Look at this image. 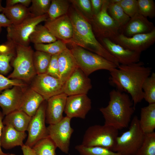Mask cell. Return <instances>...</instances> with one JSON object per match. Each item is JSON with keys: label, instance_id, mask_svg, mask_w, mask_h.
Wrapping results in <instances>:
<instances>
[{"label": "cell", "instance_id": "1", "mask_svg": "<svg viewBox=\"0 0 155 155\" xmlns=\"http://www.w3.org/2000/svg\"><path fill=\"white\" fill-rule=\"evenodd\" d=\"M141 61L127 65L120 64L110 71V84L121 91L127 92L134 106L144 99L143 83L151 74L152 68Z\"/></svg>", "mask_w": 155, "mask_h": 155}, {"label": "cell", "instance_id": "2", "mask_svg": "<svg viewBox=\"0 0 155 155\" xmlns=\"http://www.w3.org/2000/svg\"><path fill=\"white\" fill-rule=\"evenodd\" d=\"M69 16L73 29L72 37L69 43L81 47L97 54L113 63L117 67V60L96 39L89 22L73 7Z\"/></svg>", "mask_w": 155, "mask_h": 155}, {"label": "cell", "instance_id": "3", "mask_svg": "<svg viewBox=\"0 0 155 155\" xmlns=\"http://www.w3.org/2000/svg\"><path fill=\"white\" fill-rule=\"evenodd\" d=\"M109 97L107 106L99 109L104 124L118 130L127 127L135 110L132 101L127 94L118 90H111Z\"/></svg>", "mask_w": 155, "mask_h": 155}, {"label": "cell", "instance_id": "4", "mask_svg": "<svg viewBox=\"0 0 155 155\" xmlns=\"http://www.w3.org/2000/svg\"><path fill=\"white\" fill-rule=\"evenodd\" d=\"M16 55L10 63L13 71L7 78L26 82L31 81L37 75L33 62L34 51L30 46L16 45Z\"/></svg>", "mask_w": 155, "mask_h": 155}, {"label": "cell", "instance_id": "5", "mask_svg": "<svg viewBox=\"0 0 155 155\" xmlns=\"http://www.w3.org/2000/svg\"><path fill=\"white\" fill-rule=\"evenodd\" d=\"M70 49L77 65L87 76L97 70L109 71L117 66L103 57L81 47L71 44Z\"/></svg>", "mask_w": 155, "mask_h": 155}, {"label": "cell", "instance_id": "6", "mask_svg": "<svg viewBox=\"0 0 155 155\" xmlns=\"http://www.w3.org/2000/svg\"><path fill=\"white\" fill-rule=\"evenodd\" d=\"M145 134L140 127L139 118L135 116L128 130L117 137L112 151L123 155H134L141 145Z\"/></svg>", "mask_w": 155, "mask_h": 155}, {"label": "cell", "instance_id": "7", "mask_svg": "<svg viewBox=\"0 0 155 155\" xmlns=\"http://www.w3.org/2000/svg\"><path fill=\"white\" fill-rule=\"evenodd\" d=\"M118 134V130L104 124L89 127L84 135L82 144L87 147H99L112 150Z\"/></svg>", "mask_w": 155, "mask_h": 155}, {"label": "cell", "instance_id": "8", "mask_svg": "<svg viewBox=\"0 0 155 155\" xmlns=\"http://www.w3.org/2000/svg\"><path fill=\"white\" fill-rule=\"evenodd\" d=\"M48 19L47 13L37 17L31 15L19 24H11L7 28V40L16 45L29 46L30 36L36 26Z\"/></svg>", "mask_w": 155, "mask_h": 155}, {"label": "cell", "instance_id": "9", "mask_svg": "<svg viewBox=\"0 0 155 155\" xmlns=\"http://www.w3.org/2000/svg\"><path fill=\"white\" fill-rule=\"evenodd\" d=\"M109 2V0H104L100 11L93 16L90 23L96 37L111 40L120 33V28L108 13Z\"/></svg>", "mask_w": 155, "mask_h": 155}, {"label": "cell", "instance_id": "10", "mask_svg": "<svg viewBox=\"0 0 155 155\" xmlns=\"http://www.w3.org/2000/svg\"><path fill=\"white\" fill-rule=\"evenodd\" d=\"M71 119L66 116L59 122L47 127L48 136L57 148L65 154L68 153L73 129L71 126Z\"/></svg>", "mask_w": 155, "mask_h": 155}, {"label": "cell", "instance_id": "11", "mask_svg": "<svg viewBox=\"0 0 155 155\" xmlns=\"http://www.w3.org/2000/svg\"><path fill=\"white\" fill-rule=\"evenodd\" d=\"M30 87L45 100L63 93L64 83L60 79L46 73L37 74L31 81Z\"/></svg>", "mask_w": 155, "mask_h": 155}, {"label": "cell", "instance_id": "12", "mask_svg": "<svg viewBox=\"0 0 155 155\" xmlns=\"http://www.w3.org/2000/svg\"><path fill=\"white\" fill-rule=\"evenodd\" d=\"M45 101L42 103L36 114L32 117L27 129L28 135L24 144L31 148L38 141L48 136L45 125L47 105Z\"/></svg>", "mask_w": 155, "mask_h": 155}, {"label": "cell", "instance_id": "13", "mask_svg": "<svg viewBox=\"0 0 155 155\" xmlns=\"http://www.w3.org/2000/svg\"><path fill=\"white\" fill-rule=\"evenodd\" d=\"M111 40L125 49L141 53L154 43L155 29L149 33L137 34L130 37L119 33Z\"/></svg>", "mask_w": 155, "mask_h": 155}, {"label": "cell", "instance_id": "14", "mask_svg": "<svg viewBox=\"0 0 155 155\" xmlns=\"http://www.w3.org/2000/svg\"><path fill=\"white\" fill-rule=\"evenodd\" d=\"M92 87L90 79L78 67L64 83L63 93L68 96L87 94Z\"/></svg>", "mask_w": 155, "mask_h": 155}, {"label": "cell", "instance_id": "15", "mask_svg": "<svg viewBox=\"0 0 155 155\" xmlns=\"http://www.w3.org/2000/svg\"><path fill=\"white\" fill-rule=\"evenodd\" d=\"M91 108V101L87 94L71 95L67 98L64 112L66 116L71 119H84Z\"/></svg>", "mask_w": 155, "mask_h": 155}, {"label": "cell", "instance_id": "16", "mask_svg": "<svg viewBox=\"0 0 155 155\" xmlns=\"http://www.w3.org/2000/svg\"><path fill=\"white\" fill-rule=\"evenodd\" d=\"M44 26L57 39L69 43L73 33L72 24L67 14L53 20L49 18L44 22Z\"/></svg>", "mask_w": 155, "mask_h": 155}, {"label": "cell", "instance_id": "17", "mask_svg": "<svg viewBox=\"0 0 155 155\" xmlns=\"http://www.w3.org/2000/svg\"><path fill=\"white\" fill-rule=\"evenodd\" d=\"M100 43L117 60L120 64L127 65L140 61L141 53L125 49L109 39L99 38Z\"/></svg>", "mask_w": 155, "mask_h": 155}, {"label": "cell", "instance_id": "18", "mask_svg": "<svg viewBox=\"0 0 155 155\" xmlns=\"http://www.w3.org/2000/svg\"><path fill=\"white\" fill-rule=\"evenodd\" d=\"M26 87L14 86L11 88L5 90L0 94V106L4 116L18 110Z\"/></svg>", "mask_w": 155, "mask_h": 155}, {"label": "cell", "instance_id": "19", "mask_svg": "<svg viewBox=\"0 0 155 155\" xmlns=\"http://www.w3.org/2000/svg\"><path fill=\"white\" fill-rule=\"evenodd\" d=\"M68 96L64 93L54 96L47 100L45 112L46 123L49 125L56 123L63 117Z\"/></svg>", "mask_w": 155, "mask_h": 155}, {"label": "cell", "instance_id": "20", "mask_svg": "<svg viewBox=\"0 0 155 155\" xmlns=\"http://www.w3.org/2000/svg\"><path fill=\"white\" fill-rule=\"evenodd\" d=\"M155 27L153 23L139 13L130 18L126 24L120 30V33L128 37L137 34L150 32Z\"/></svg>", "mask_w": 155, "mask_h": 155}, {"label": "cell", "instance_id": "21", "mask_svg": "<svg viewBox=\"0 0 155 155\" xmlns=\"http://www.w3.org/2000/svg\"><path fill=\"white\" fill-rule=\"evenodd\" d=\"M26 87L24 88L18 110L32 117L45 100L40 94L30 87L26 88Z\"/></svg>", "mask_w": 155, "mask_h": 155}, {"label": "cell", "instance_id": "22", "mask_svg": "<svg viewBox=\"0 0 155 155\" xmlns=\"http://www.w3.org/2000/svg\"><path fill=\"white\" fill-rule=\"evenodd\" d=\"M27 135L25 132L20 131L9 125L4 126L1 138V146L6 150L17 146H22Z\"/></svg>", "mask_w": 155, "mask_h": 155}, {"label": "cell", "instance_id": "23", "mask_svg": "<svg viewBox=\"0 0 155 155\" xmlns=\"http://www.w3.org/2000/svg\"><path fill=\"white\" fill-rule=\"evenodd\" d=\"M59 78L65 83L78 67L70 49L67 48L58 55Z\"/></svg>", "mask_w": 155, "mask_h": 155}, {"label": "cell", "instance_id": "24", "mask_svg": "<svg viewBox=\"0 0 155 155\" xmlns=\"http://www.w3.org/2000/svg\"><path fill=\"white\" fill-rule=\"evenodd\" d=\"M16 45L7 40L0 44V73L5 75L10 70V63L16 54Z\"/></svg>", "mask_w": 155, "mask_h": 155}, {"label": "cell", "instance_id": "25", "mask_svg": "<svg viewBox=\"0 0 155 155\" xmlns=\"http://www.w3.org/2000/svg\"><path fill=\"white\" fill-rule=\"evenodd\" d=\"M31 118L24 111L18 110L6 115L3 123L4 125H10L19 131L25 132Z\"/></svg>", "mask_w": 155, "mask_h": 155}, {"label": "cell", "instance_id": "26", "mask_svg": "<svg viewBox=\"0 0 155 155\" xmlns=\"http://www.w3.org/2000/svg\"><path fill=\"white\" fill-rule=\"evenodd\" d=\"M140 127L144 134L154 132L155 129V103L141 108L139 119Z\"/></svg>", "mask_w": 155, "mask_h": 155}, {"label": "cell", "instance_id": "27", "mask_svg": "<svg viewBox=\"0 0 155 155\" xmlns=\"http://www.w3.org/2000/svg\"><path fill=\"white\" fill-rule=\"evenodd\" d=\"M2 13L14 25L20 23L31 15L28 8L20 4L4 7Z\"/></svg>", "mask_w": 155, "mask_h": 155}, {"label": "cell", "instance_id": "28", "mask_svg": "<svg viewBox=\"0 0 155 155\" xmlns=\"http://www.w3.org/2000/svg\"><path fill=\"white\" fill-rule=\"evenodd\" d=\"M29 38L30 42L34 44H48L57 40L44 25L40 24L36 26Z\"/></svg>", "mask_w": 155, "mask_h": 155}, {"label": "cell", "instance_id": "29", "mask_svg": "<svg viewBox=\"0 0 155 155\" xmlns=\"http://www.w3.org/2000/svg\"><path fill=\"white\" fill-rule=\"evenodd\" d=\"M107 12L110 16L118 24L120 30L130 19L118 3H114L111 0H109Z\"/></svg>", "mask_w": 155, "mask_h": 155}, {"label": "cell", "instance_id": "30", "mask_svg": "<svg viewBox=\"0 0 155 155\" xmlns=\"http://www.w3.org/2000/svg\"><path fill=\"white\" fill-rule=\"evenodd\" d=\"M57 148L54 142L48 136L38 141L32 148L35 155H56Z\"/></svg>", "mask_w": 155, "mask_h": 155}, {"label": "cell", "instance_id": "31", "mask_svg": "<svg viewBox=\"0 0 155 155\" xmlns=\"http://www.w3.org/2000/svg\"><path fill=\"white\" fill-rule=\"evenodd\" d=\"M69 1L66 0H52L47 14L49 18L53 20L67 14L69 10Z\"/></svg>", "mask_w": 155, "mask_h": 155}, {"label": "cell", "instance_id": "32", "mask_svg": "<svg viewBox=\"0 0 155 155\" xmlns=\"http://www.w3.org/2000/svg\"><path fill=\"white\" fill-rule=\"evenodd\" d=\"M52 55L42 51H36L33 54V62L37 74L46 73Z\"/></svg>", "mask_w": 155, "mask_h": 155}, {"label": "cell", "instance_id": "33", "mask_svg": "<svg viewBox=\"0 0 155 155\" xmlns=\"http://www.w3.org/2000/svg\"><path fill=\"white\" fill-rule=\"evenodd\" d=\"M66 44L64 42L58 40L48 44H34V47L37 51L45 52L52 55H58L66 49Z\"/></svg>", "mask_w": 155, "mask_h": 155}, {"label": "cell", "instance_id": "34", "mask_svg": "<svg viewBox=\"0 0 155 155\" xmlns=\"http://www.w3.org/2000/svg\"><path fill=\"white\" fill-rule=\"evenodd\" d=\"M75 148L80 155H123L106 148L99 147H87L82 144L77 145Z\"/></svg>", "mask_w": 155, "mask_h": 155}, {"label": "cell", "instance_id": "35", "mask_svg": "<svg viewBox=\"0 0 155 155\" xmlns=\"http://www.w3.org/2000/svg\"><path fill=\"white\" fill-rule=\"evenodd\" d=\"M134 155H155V133L145 134L143 142Z\"/></svg>", "mask_w": 155, "mask_h": 155}, {"label": "cell", "instance_id": "36", "mask_svg": "<svg viewBox=\"0 0 155 155\" xmlns=\"http://www.w3.org/2000/svg\"><path fill=\"white\" fill-rule=\"evenodd\" d=\"M144 99L149 104L155 103V73L152 72L143 84Z\"/></svg>", "mask_w": 155, "mask_h": 155}, {"label": "cell", "instance_id": "37", "mask_svg": "<svg viewBox=\"0 0 155 155\" xmlns=\"http://www.w3.org/2000/svg\"><path fill=\"white\" fill-rule=\"evenodd\" d=\"M51 0H32L31 5L28 7L32 16L37 17L47 14Z\"/></svg>", "mask_w": 155, "mask_h": 155}, {"label": "cell", "instance_id": "38", "mask_svg": "<svg viewBox=\"0 0 155 155\" xmlns=\"http://www.w3.org/2000/svg\"><path fill=\"white\" fill-rule=\"evenodd\" d=\"M69 1L72 4L73 7L90 22L93 16L90 0H71Z\"/></svg>", "mask_w": 155, "mask_h": 155}, {"label": "cell", "instance_id": "39", "mask_svg": "<svg viewBox=\"0 0 155 155\" xmlns=\"http://www.w3.org/2000/svg\"><path fill=\"white\" fill-rule=\"evenodd\" d=\"M138 13L144 17L153 18L155 16V4L153 0H137Z\"/></svg>", "mask_w": 155, "mask_h": 155}, {"label": "cell", "instance_id": "40", "mask_svg": "<svg viewBox=\"0 0 155 155\" xmlns=\"http://www.w3.org/2000/svg\"><path fill=\"white\" fill-rule=\"evenodd\" d=\"M117 3L130 18L138 13L137 0H120Z\"/></svg>", "mask_w": 155, "mask_h": 155}, {"label": "cell", "instance_id": "41", "mask_svg": "<svg viewBox=\"0 0 155 155\" xmlns=\"http://www.w3.org/2000/svg\"><path fill=\"white\" fill-rule=\"evenodd\" d=\"M16 86L25 87L27 86V85L26 82L22 80L9 79L0 73V92L11 86Z\"/></svg>", "mask_w": 155, "mask_h": 155}, {"label": "cell", "instance_id": "42", "mask_svg": "<svg viewBox=\"0 0 155 155\" xmlns=\"http://www.w3.org/2000/svg\"><path fill=\"white\" fill-rule=\"evenodd\" d=\"M58 55V54L52 55L46 73L54 78H59Z\"/></svg>", "mask_w": 155, "mask_h": 155}, {"label": "cell", "instance_id": "43", "mask_svg": "<svg viewBox=\"0 0 155 155\" xmlns=\"http://www.w3.org/2000/svg\"><path fill=\"white\" fill-rule=\"evenodd\" d=\"M92 11L93 15L100 11L104 0H90Z\"/></svg>", "mask_w": 155, "mask_h": 155}, {"label": "cell", "instance_id": "44", "mask_svg": "<svg viewBox=\"0 0 155 155\" xmlns=\"http://www.w3.org/2000/svg\"><path fill=\"white\" fill-rule=\"evenodd\" d=\"M32 0H7L5 7H9L16 4H20L28 7L31 3Z\"/></svg>", "mask_w": 155, "mask_h": 155}, {"label": "cell", "instance_id": "45", "mask_svg": "<svg viewBox=\"0 0 155 155\" xmlns=\"http://www.w3.org/2000/svg\"><path fill=\"white\" fill-rule=\"evenodd\" d=\"M11 24L10 21L3 13H0V34L2 31L3 27L7 28Z\"/></svg>", "mask_w": 155, "mask_h": 155}, {"label": "cell", "instance_id": "46", "mask_svg": "<svg viewBox=\"0 0 155 155\" xmlns=\"http://www.w3.org/2000/svg\"><path fill=\"white\" fill-rule=\"evenodd\" d=\"M4 116L2 112L0 111V155H15V154H13L5 153L3 152L1 149V138L2 130L4 126L3 123V120Z\"/></svg>", "mask_w": 155, "mask_h": 155}, {"label": "cell", "instance_id": "47", "mask_svg": "<svg viewBox=\"0 0 155 155\" xmlns=\"http://www.w3.org/2000/svg\"><path fill=\"white\" fill-rule=\"evenodd\" d=\"M23 155H35L32 148L24 144L21 147Z\"/></svg>", "mask_w": 155, "mask_h": 155}, {"label": "cell", "instance_id": "48", "mask_svg": "<svg viewBox=\"0 0 155 155\" xmlns=\"http://www.w3.org/2000/svg\"><path fill=\"white\" fill-rule=\"evenodd\" d=\"M2 1L0 0V12H2L4 7L2 6Z\"/></svg>", "mask_w": 155, "mask_h": 155}]
</instances>
